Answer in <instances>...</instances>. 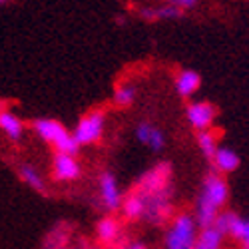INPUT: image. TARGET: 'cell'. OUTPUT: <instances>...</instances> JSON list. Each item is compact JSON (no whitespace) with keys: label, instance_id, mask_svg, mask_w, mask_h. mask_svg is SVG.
Segmentation results:
<instances>
[{"label":"cell","instance_id":"cell-17","mask_svg":"<svg viewBox=\"0 0 249 249\" xmlns=\"http://www.w3.org/2000/svg\"><path fill=\"white\" fill-rule=\"evenodd\" d=\"M120 221L114 215H104L102 219H98L96 223V235L100 239V243L104 245H114L120 239Z\"/></svg>","mask_w":249,"mask_h":249},{"label":"cell","instance_id":"cell-1","mask_svg":"<svg viewBox=\"0 0 249 249\" xmlns=\"http://www.w3.org/2000/svg\"><path fill=\"white\" fill-rule=\"evenodd\" d=\"M227 199H230L227 181L223 179V176L210 172L203 178L201 192H199V197L196 201V212H194V217H196V223H197L199 230L215 223V219L225 207Z\"/></svg>","mask_w":249,"mask_h":249},{"label":"cell","instance_id":"cell-21","mask_svg":"<svg viewBox=\"0 0 249 249\" xmlns=\"http://www.w3.org/2000/svg\"><path fill=\"white\" fill-rule=\"evenodd\" d=\"M62 227H64V223H58L54 230H50L44 239V249H66L70 230H62Z\"/></svg>","mask_w":249,"mask_h":249},{"label":"cell","instance_id":"cell-22","mask_svg":"<svg viewBox=\"0 0 249 249\" xmlns=\"http://www.w3.org/2000/svg\"><path fill=\"white\" fill-rule=\"evenodd\" d=\"M183 14L185 12H181V10H178L176 6H170V4L156 6V20H178Z\"/></svg>","mask_w":249,"mask_h":249},{"label":"cell","instance_id":"cell-28","mask_svg":"<svg viewBox=\"0 0 249 249\" xmlns=\"http://www.w3.org/2000/svg\"><path fill=\"white\" fill-rule=\"evenodd\" d=\"M68 249H78V247H68Z\"/></svg>","mask_w":249,"mask_h":249},{"label":"cell","instance_id":"cell-13","mask_svg":"<svg viewBox=\"0 0 249 249\" xmlns=\"http://www.w3.org/2000/svg\"><path fill=\"white\" fill-rule=\"evenodd\" d=\"M0 132L10 142H20L26 132V124L10 108H0Z\"/></svg>","mask_w":249,"mask_h":249},{"label":"cell","instance_id":"cell-3","mask_svg":"<svg viewBox=\"0 0 249 249\" xmlns=\"http://www.w3.org/2000/svg\"><path fill=\"white\" fill-rule=\"evenodd\" d=\"M199 227L194 213L181 212L174 215L163 233V249H194Z\"/></svg>","mask_w":249,"mask_h":249},{"label":"cell","instance_id":"cell-16","mask_svg":"<svg viewBox=\"0 0 249 249\" xmlns=\"http://www.w3.org/2000/svg\"><path fill=\"white\" fill-rule=\"evenodd\" d=\"M120 210L126 221H140L146 217V199L138 192H132L128 197H124Z\"/></svg>","mask_w":249,"mask_h":249},{"label":"cell","instance_id":"cell-7","mask_svg":"<svg viewBox=\"0 0 249 249\" xmlns=\"http://www.w3.org/2000/svg\"><path fill=\"white\" fill-rule=\"evenodd\" d=\"M213 227L223 237L235 239L241 249H249V219H243L233 212H221Z\"/></svg>","mask_w":249,"mask_h":249},{"label":"cell","instance_id":"cell-11","mask_svg":"<svg viewBox=\"0 0 249 249\" xmlns=\"http://www.w3.org/2000/svg\"><path fill=\"white\" fill-rule=\"evenodd\" d=\"M174 88H176V94L179 98H183V100L194 98L201 88L199 72H196L192 68H181L174 78Z\"/></svg>","mask_w":249,"mask_h":249},{"label":"cell","instance_id":"cell-14","mask_svg":"<svg viewBox=\"0 0 249 249\" xmlns=\"http://www.w3.org/2000/svg\"><path fill=\"white\" fill-rule=\"evenodd\" d=\"M212 163H213V172L219 174V176H225V174H233L239 163H241V158L239 154L230 148V146H219L215 156L212 158Z\"/></svg>","mask_w":249,"mask_h":249},{"label":"cell","instance_id":"cell-12","mask_svg":"<svg viewBox=\"0 0 249 249\" xmlns=\"http://www.w3.org/2000/svg\"><path fill=\"white\" fill-rule=\"evenodd\" d=\"M136 138L150 152H161L165 148V134L152 122H140L136 126Z\"/></svg>","mask_w":249,"mask_h":249},{"label":"cell","instance_id":"cell-24","mask_svg":"<svg viewBox=\"0 0 249 249\" xmlns=\"http://www.w3.org/2000/svg\"><path fill=\"white\" fill-rule=\"evenodd\" d=\"M138 16L142 20H146V22H158V20H156V6H143V8H140Z\"/></svg>","mask_w":249,"mask_h":249},{"label":"cell","instance_id":"cell-19","mask_svg":"<svg viewBox=\"0 0 249 249\" xmlns=\"http://www.w3.org/2000/svg\"><path fill=\"white\" fill-rule=\"evenodd\" d=\"M196 142H197V148L199 152L203 154V158L212 160L219 148V140H217V134L213 130H203V132H197L196 136Z\"/></svg>","mask_w":249,"mask_h":249},{"label":"cell","instance_id":"cell-6","mask_svg":"<svg viewBox=\"0 0 249 249\" xmlns=\"http://www.w3.org/2000/svg\"><path fill=\"white\" fill-rule=\"evenodd\" d=\"M174 196H176V190L174 188H168L160 194H154V196H148L143 197L146 199V217L152 225H163L174 219Z\"/></svg>","mask_w":249,"mask_h":249},{"label":"cell","instance_id":"cell-26","mask_svg":"<svg viewBox=\"0 0 249 249\" xmlns=\"http://www.w3.org/2000/svg\"><path fill=\"white\" fill-rule=\"evenodd\" d=\"M116 22H118L120 26H124V24H126V18H124V16H116Z\"/></svg>","mask_w":249,"mask_h":249},{"label":"cell","instance_id":"cell-10","mask_svg":"<svg viewBox=\"0 0 249 249\" xmlns=\"http://www.w3.org/2000/svg\"><path fill=\"white\" fill-rule=\"evenodd\" d=\"M82 176L80 161L76 156L68 154H54L52 158V178L56 181H76Z\"/></svg>","mask_w":249,"mask_h":249},{"label":"cell","instance_id":"cell-9","mask_svg":"<svg viewBox=\"0 0 249 249\" xmlns=\"http://www.w3.org/2000/svg\"><path fill=\"white\" fill-rule=\"evenodd\" d=\"M98 188H100V203L108 213H114L122 207L124 196L118 185V179L112 172H102L98 178Z\"/></svg>","mask_w":249,"mask_h":249},{"label":"cell","instance_id":"cell-25","mask_svg":"<svg viewBox=\"0 0 249 249\" xmlns=\"http://www.w3.org/2000/svg\"><path fill=\"white\" fill-rule=\"evenodd\" d=\"M124 249H148V245L143 243V241H130Z\"/></svg>","mask_w":249,"mask_h":249},{"label":"cell","instance_id":"cell-27","mask_svg":"<svg viewBox=\"0 0 249 249\" xmlns=\"http://www.w3.org/2000/svg\"><path fill=\"white\" fill-rule=\"evenodd\" d=\"M6 2H10V0H0V6H2V4H6Z\"/></svg>","mask_w":249,"mask_h":249},{"label":"cell","instance_id":"cell-4","mask_svg":"<svg viewBox=\"0 0 249 249\" xmlns=\"http://www.w3.org/2000/svg\"><path fill=\"white\" fill-rule=\"evenodd\" d=\"M172 179H174V168L170 165V161H160L154 165V168H150L148 172H143L140 176L136 192L143 197L160 194L168 188H174Z\"/></svg>","mask_w":249,"mask_h":249},{"label":"cell","instance_id":"cell-15","mask_svg":"<svg viewBox=\"0 0 249 249\" xmlns=\"http://www.w3.org/2000/svg\"><path fill=\"white\" fill-rule=\"evenodd\" d=\"M18 178H20V181L26 185V188H30L32 192H36L38 196H42V197L48 196L46 181H44V178L40 176V172L34 168V165H30V163H20V165H18Z\"/></svg>","mask_w":249,"mask_h":249},{"label":"cell","instance_id":"cell-5","mask_svg":"<svg viewBox=\"0 0 249 249\" xmlns=\"http://www.w3.org/2000/svg\"><path fill=\"white\" fill-rule=\"evenodd\" d=\"M106 130V112L104 110H90L82 116L72 132L78 146H92V143L100 142Z\"/></svg>","mask_w":249,"mask_h":249},{"label":"cell","instance_id":"cell-2","mask_svg":"<svg viewBox=\"0 0 249 249\" xmlns=\"http://www.w3.org/2000/svg\"><path fill=\"white\" fill-rule=\"evenodd\" d=\"M30 128L44 143H50L56 150V154L76 156L80 152V146L74 140L72 132L62 122H58L54 118H36V120H32Z\"/></svg>","mask_w":249,"mask_h":249},{"label":"cell","instance_id":"cell-18","mask_svg":"<svg viewBox=\"0 0 249 249\" xmlns=\"http://www.w3.org/2000/svg\"><path fill=\"white\" fill-rule=\"evenodd\" d=\"M221 245H223V235L213 225H210V227H203V230L197 231L194 249H221Z\"/></svg>","mask_w":249,"mask_h":249},{"label":"cell","instance_id":"cell-23","mask_svg":"<svg viewBox=\"0 0 249 249\" xmlns=\"http://www.w3.org/2000/svg\"><path fill=\"white\" fill-rule=\"evenodd\" d=\"M165 4L176 6L181 12H188V10H194L197 6V0H165Z\"/></svg>","mask_w":249,"mask_h":249},{"label":"cell","instance_id":"cell-8","mask_svg":"<svg viewBox=\"0 0 249 249\" xmlns=\"http://www.w3.org/2000/svg\"><path fill=\"white\" fill-rule=\"evenodd\" d=\"M185 118L196 132L213 130V124L217 120V108L207 100H194L185 106Z\"/></svg>","mask_w":249,"mask_h":249},{"label":"cell","instance_id":"cell-20","mask_svg":"<svg viewBox=\"0 0 249 249\" xmlns=\"http://www.w3.org/2000/svg\"><path fill=\"white\" fill-rule=\"evenodd\" d=\"M134 102H136V86H132V84H120V86H116L114 96H112L114 106H118V108H130Z\"/></svg>","mask_w":249,"mask_h":249}]
</instances>
